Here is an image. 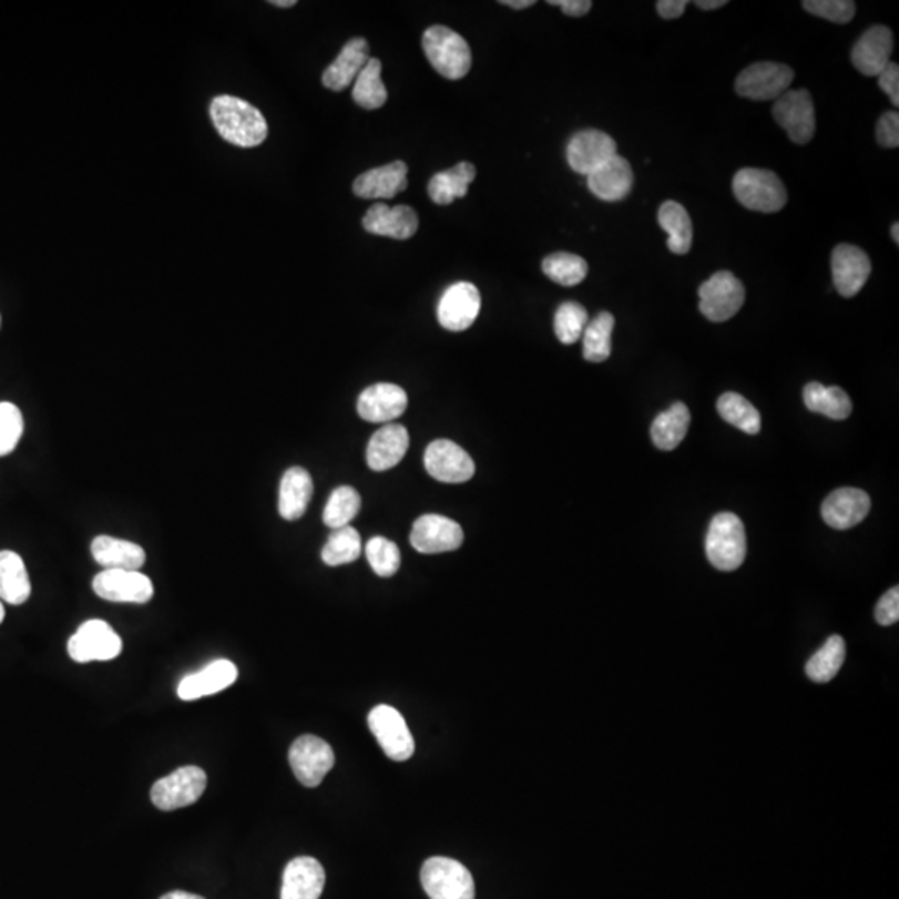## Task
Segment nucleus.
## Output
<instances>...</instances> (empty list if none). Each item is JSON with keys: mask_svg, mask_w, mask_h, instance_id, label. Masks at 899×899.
<instances>
[{"mask_svg": "<svg viewBox=\"0 0 899 899\" xmlns=\"http://www.w3.org/2000/svg\"><path fill=\"white\" fill-rule=\"evenodd\" d=\"M211 118L218 134L238 147H257L267 139L264 115L242 99L232 95L215 98L211 104Z\"/></svg>", "mask_w": 899, "mask_h": 899, "instance_id": "f257e3e1", "label": "nucleus"}, {"mask_svg": "<svg viewBox=\"0 0 899 899\" xmlns=\"http://www.w3.org/2000/svg\"><path fill=\"white\" fill-rule=\"evenodd\" d=\"M425 55L438 74L450 81L466 78L472 68V51L469 42L445 25L427 29L421 39Z\"/></svg>", "mask_w": 899, "mask_h": 899, "instance_id": "f03ea898", "label": "nucleus"}, {"mask_svg": "<svg viewBox=\"0 0 899 899\" xmlns=\"http://www.w3.org/2000/svg\"><path fill=\"white\" fill-rule=\"evenodd\" d=\"M706 556L716 570L733 572L746 559L745 525L735 513L713 517L705 542Z\"/></svg>", "mask_w": 899, "mask_h": 899, "instance_id": "7ed1b4c3", "label": "nucleus"}, {"mask_svg": "<svg viewBox=\"0 0 899 899\" xmlns=\"http://www.w3.org/2000/svg\"><path fill=\"white\" fill-rule=\"evenodd\" d=\"M733 194L749 211L775 214L788 202L786 187L775 172L746 167L733 178Z\"/></svg>", "mask_w": 899, "mask_h": 899, "instance_id": "20e7f679", "label": "nucleus"}, {"mask_svg": "<svg viewBox=\"0 0 899 899\" xmlns=\"http://www.w3.org/2000/svg\"><path fill=\"white\" fill-rule=\"evenodd\" d=\"M420 879L430 899H476L472 872L456 859L443 856L427 859Z\"/></svg>", "mask_w": 899, "mask_h": 899, "instance_id": "39448f33", "label": "nucleus"}, {"mask_svg": "<svg viewBox=\"0 0 899 899\" xmlns=\"http://www.w3.org/2000/svg\"><path fill=\"white\" fill-rule=\"evenodd\" d=\"M207 788V775L198 766H184L159 779L151 789V799L161 811H174L194 805Z\"/></svg>", "mask_w": 899, "mask_h": 899, "instance_id": "423d86ee", "label": "nucleus"}, {"mask_svg": "<svg viewBox=\"0 0 899 899\" xmlns=\"http://www.w3.org/2000/svg\"><path fill=\"white\" fill-rule=\"evenodd\" d=\"M69 656L78 663L109 662L122 652V640L104 620H89L69 639Z\"/></svg>", "mask_w": 899, "mask_h": 899, "instance_id": "0eeeda50", "label": "nucleus"}, {"mask_svg": "<svg viewBox=\"0 0 899 899\" xmlns=\"http://www.w3.org/2000/svg\"><path fill=\"white\" fill-rule=\"evenodd\" d=\"M795 72L785 64L758 62L749 65L735 82L736 94L749 101H778L789 91Z\"/></svg>", "mask_w": 899, "mask_h": 899, "instance_id": "6e6552de", "label": "nucleus"}, {"mask_svg": "<svg viewBox=\"0 0 899 899\" xmlns=\"http://www.w3.org/2000/svg\"><path fill=\"white\" fill-rule=\"evenodd\" d=\"M699 310L712 321H726L745 304V287L732 272H716L698 290Z\"/></svg>", "mask_w": 899, "mask_h": 899, "instance_id": "1a4fd4ad", "label": "nucleus"}, {"mask_svg": "<svg viewBox=\"0 0 899 899\" xmlns=\"http://www.w3.org/2000/svg\"><path fill=\"white\" fill-rule=\"evenodd\" d=\"M288 762L294 769L295 778L307 786L317 788L327 773L334 768L335 755L325 739L314 735H304L295 739L288 752Z\"/></svg>", "mask_w": 899, "mask_h": 899, "instance_id": "9d476101", "label": "nucleus"}, {"mask_svg": "<svg viewBox=\"0 0 899 899\" xmlns=\"http://www.w3.org/2000/svg\"><path fill=\"white\" fill-rule=\"evenodd\" d=\"M368 728L388 758L394 762H407L413 756V736L397 709L388 705L375 706L368 715Z\"/></svg>", "mask_w": 899, "mask_h": 899, "instance_id": "9b49d317", "label": "nucleus"}, {"mask_svg": "<svg viewBox=\"0 0 899 899\" xmlns=\"http://www.w3.org/2000/svg\"><path fill=\"white\" fill-rule=\"evenodd\" d=\"M773 118L795 144H808L815 135V104L811 94L805 89L785 92L775 101Z\"/></svg>", "mask_w": 899, "mask_h": 899, "instance_id": "f8f14e48", "label": "nucleus"}, {"mask_svg": "<svg viewBox=\"0 0 899 899\" xmlns=\"http://www.w3.org/2000/svg\"><path fill=\"white\" fill-rule=\"evenodd\" d=\"M423 466L438 482L463 483L476 476V463L462 447L452 440H435L425 450Z\"/></svg>", "mask_w": 899, "mask_h": 899, "instance_id": "ddd939ff", "label": "nucleus"}, {"mask_svg": "<svg viewBox=\"0 0 899 899\" xmlns=\"http://www.w3.org/2000/svg\"><path fill=\"white\" fill-rule=\"evenodd\" d=\"M95 595L108 602L142 603L151 602L154 583L139 570H104L92 582Z\"/></svg>", "mask_w": 899, "mask_h": 899, "instance_id": "4468645a", "label": "nucleus"}, {"mask_svg": "<svg viewBox=\"0 0 899 899\" xmlns=\"http://www.w3.org/2000/svg\"><path fill=\"white\" fill-rule=\"evenodd\" d=\"M482 307L479 288L470 282L450 285L438 302L437 317L441 327L463 331L472 327Z\"/></svg>", "mask_w": 899, "mask_h": 899, "instance_id": "2eb2a0df", "label": "nucleus"}, {"mask_svg": "<svg viewBox=\"0 0 899 899\" xmlns=\"http://www.w3.org/2000/svg\"><path fill=\"white\" fill-rule=\"evenodd\" d=\"M463 529L453 520L441 515H421L415 520L410 533L411 546L423 555L453 552L462 546Z\"/></svg>", "mask_w": 899, "mask_h": 899, "instance_id": "dca6fc26", "label": "nucleus"}, {"mask_svg": "<svg viewBox=\"0 0 899 899\" xmlns=\"http://www.w3.org/2000/svg\"><path fill=\"white\" fill-rule=\"evenodd\" d=\"M616 155V142L605 132L589 129L570 139L566 159L576 174L590 175Z\"/></svg>", "mask_w": 899, "mask_h": 899, "instance_id": "f3484780", "label": "nucleus"}, {"mask_svg": "<svg viewBox=\"0 0 899 899\" xmlns=\"http://www.w3.org/2000/svg\"><path fill=\"white\" fill-rule=\"evenodd\" d=\"M832 284L841 297H855L871 274V262L856 245H836L831 255Z\"/></svg>", "mask_w": 899, "mask_h": 899, "instance_id": "a211bd4d", "label": "nucleus"}, {"mask_svg": "<svg viewBox=\"0 0 899 899\" xmlns=\"http://www.w3.org/2000/svg\"><path fill=\"white\" fill-rule=\"evenodd\" d=\"M869 510H871V500H869L868 493L845 487L826 497L821 507V517L826 525L831 529L848 530L859 525L868 517Z\"/></svg>", "mask_w": 899, "mask_h": 899, "instance_id": "6ab92c4d", "label": "nucleus"}, {"mask_svg": "<svg viewBox=\"0 0 899 899\" xmlns=\"http://www.w3.org/2000/svg\"><path fill=\"white\" fill-rule=\"evenodd\" d=\"M408 398L403 388L395 384H375L361 391L357 401L358 415L370 423H385L397 420L405 408Z\"/></svg>", "mask_w": 899, "mask_h": 899, "instance_id": "aec40b11", "label": "nucleus"}, {"mask_svg": "<svg viewBox=\"0 0 899 899\" xmlns=\"http://www.w3.org/2000/svg\"><path fill=\"white\" fill-rule=\"evenodd\" d=\"M892 45H895L892 32L885 25H875L868 29L852 48V65L862 75L878 78L891 62Z\"/></svg>", "mask_w": 899, "mask_h": 899, "instance_id": "412c9836", "label": "nucleus"}, {"mask_svg": "<svg viewBox=\"0 0 899 899\" xmlns=\"http://www.w3.org/2000/svg\"><path fill=\"white\" fill-rule=\"evenodd\" d=\"M324 886V866L311 856H298L285 866L280 899H318Z\"/></svg>", "mask_w": 899, "mask_h": 899, "instance_id": "4be33fe9", "label": "nucleus"}, {"mask_svg": "<svg viewBox=\"0 0 899 899\" xmlns=\"http://www.w3.org/2000/svg\"><path fill=\"white\" fill-rule=\"evenodd\" d=\"M237 666L231 660H215L211 665L185 676L178 683V698L184 699V702H194V699L224 692L225 688L237 682Z\"/></svg>", "mask_w": 899, "mask_h": 899, "instance_id": "5701e85b", "label": "nucleus"}, {"mask_svg": "<svg viewBox=\"0 0 899 899\" xmlns=\"http://www.w3.org/2000/svg\"><path fill=\"white\" fill-rule=\"evenodd\" d=\"M361 224L368 234L407 241L417 234L418 215L408 205L388 207L385 204H375L368 208Z\"/></svg>", "mask_w": 899, "mask_h": 899, "instance_id": "b1692460", "label": "nucleus"}, {"mask_svg": "<svg viewBox=\"0 0 899 899\" xmlns=\"http://www.w3.org/2000/svg\"><path fill=\"white\" fill-rule=\"evenodd\" d=\"M408 445H410V435L403 425H384L368 441L367 466L374 472L394 469L403 460Z\"/></svg>", "mask_w": 899, "mask_h": 899, "instance_id": "393cba45", "label": "nucleus"}, {"mask_svg": "<svg viewBox=\"0 0 899 899\" xmlns=\"http://www.w3.org/2000/svg\"><path fill=\"white\" fill-rule=\"evenodd\" d=\"M370 44L367 39L354 38L341 48L338 58L325 69L321 82L330 91L341 92L354 84L361 69L370 61Z\"/></svg>", "mask_w": 899, "mask_h": 899, "instance_id": "a878e982", "label": "nucleus"}, {"mask_svg": "<svg viewBox=\"0 0 899 899\" xmlns=\"http://www.w3.org/2000/svg\"><path fill=\"white\" fill-rule=\"evenodd\" d=\"M586 181H589V188L595 197L605 202H619L629 197L635 175H633L630 162L622 155L616 154L602 167L586 175Z\"/></svg>", "mask_w": 899, "mask_h": 899, "instance_id": "bb28decb", "label": "nucleus"}, {"mask_svg": "<svg viewBox=\"0 0 899 899\" xmlns=\"http://www.w3.org/2000/svg\"><path fill=\"white\" fill-rule=\"evenodd\" d=\"M407 185V164L395 161L358 175L354 182V194L360 198H391L403 192Z\"/></svg>", "mask_w": 899, "mask_h": 899, "instance_id": "cd10ccee", "label": "nucleus"}, {"mask_svg": "<svg viewBox=\"0 0 899 899\" xmlns=\"http://www.w3.org/2000/svg\"><path fill=\"white\" fill-rule=\"evenodd\" d=\"M314 496V482L310 473L302 467H292L282 477L278 492V512L282 519L298 520L307 512L308 503Z\"/></svg>", "mask_w": 899, "mask_h": 899, "instance_id": "c85d7f7f", "label": "nucleus"}, {"mask_svg": "<svg viewBox=\"0 0 899 899\" xmlns=\"http://www.w3.org/2000/svg\"><path fill=\"white\" fill-rule=\"evenodd\" d=\"M91 552L105 570H139L145 563V550L141 545L114 537H95Z\"/></svg>", "mask_w": 899, "mask_h": 899, "instance_id": "c756f323", "label": "nucleus"}, {"mask_svg": "<svg viewBox=\"0 0 899 899\" xmlns=\"http://www.w3.org/2000/svg\"><path fill=\"white\" fill-rule=\"evenodd\" d=\"M32 586L24 560L11 550L0 552V602L22 605L31 596Z\"/></svg>", "mask_w": 899, "mask_h": 899, "instance_id": "7c9ffc66", "label": "nucleus"}, {"mask_svg": "<svg viewBox=\"0 0 899 899\" xmlns=\"http://www.w3.org/2000/svg\"><path fill=\"white\" fill-rule=\"evenodd\" d=\"M477 168L470 162H460L456 167L438 172L428 184V195L437 205H450L457 198L469 194L470 184L476 181Z\"/></svg>", "mask_w": 899, "mask_h": 899, "instance_id": "2f4dec72", "label": "nucleus"}, {"mask_svg": "<svg viewBox=\"0 0 899 899\" xmlns=\"http://www.w3.org/2000/svg\"><path fill=\"white\" fill-rule=\"evenodd\" d=\"M689 421H692V415H689L688 407L682 403V401H676L668 410L662 411V413L653 420V443H655L660 450H665V452L675 450V448L682 443L686 433H688Z\"/></svg>", "mask_w": 899, "mask_h": 899, "instance_id": "473e14b6", "label": "nucleus"}, {"mask_svg": "<svg viewBox=\"0 0 899 899\" xmlns=\"http://www.w3.org/2000/svg\"><path fill=\"white\" fill-rule=\"evenodd\" d=\"M803 400L809 411L825 415L831 420H846L852 410L851 400L842 388L825 387L818 381L806 385Z\"/></svg>", "mask_w": 899, "mask_h": 899, "instance_id": "72a5a7b5", "label": "nucleus"}, {"mask_svg": "<svg viewBox=\"0 0 899 899\" xmlns=\"http://www.w3.org/2000/svg\"><path fill=\"white\" fill-rule=\"evenodd\" d=\"M658 222L670 235L668 248L673 254H688L693 244V225L688 211L678 202L668 201L658 211Z\"/></svg>", "mask_w": 899, "mask_h": 899, "instance_id": "f704fd0d", "label": "nucleus"}, {"mask_svg": "<svg viewBox=\"0 0 899 899\" xmlns=\"http://www.w3.org/2000/svg\"><path fill=\"white\" fill-rule=\"evenodd\" d=\"M351 98H354L355 104L367 111H377L387 104L388 92L381 82V62L378 59L370 58L367 65L361 69L360 74L355 79Z\"/></svg>", "mask_w": 899, "mask_h": 899, "instance_id": "c9c22d12", "label": "nucleus"}, {"mask_svg": "<svg viewBox=\"0 0 899 899\" xmlns=\"http://www.w3.org/2000/svg\"><path fill=\"white\" fill-rule=\"evenodd\" d=\"M845 656V640L839 635L829 636L825 645L806 663V675L815 683L831 682L841 670Z\"/></svg>", "mask_w": 899, "mask_h": 899, "instance_id": "e433bc0d", "label": "nucleus"}, {"mask_svg": "<svg viewBox=\"0 0 899 899\" xmlns=\"http://www.w3.org/2000/svg\"><path fill=\"white\" fill-rule=\"evenodd\" d=\"M716 408L723 420L745 433L756 435L762 430V415L743 395L726 391L716 401Z\"/></svg>", "mask_w": 899, "mask_h": 899, "instance_id": "4c0bfd02", "label": "nucleus"}, {"mask_svg": "<svg viewBox=\"0 0 899 899\" xmlns=\"http://www.w3.org/2000/svg\"><path fill=\"white\" fill-rule=\"evenodd\" d=\"M615 317L610 311L596 315L583 331V357L593 364H602L612 354V334Z\"/></svg>", "mask_w": 899, "mask_h": 899, "instance_id": "58836bf2", "label": "nucleus"}, {"mask_svg": "<svg viewBox=\"0 0 899 899\" xmlns=\"http://www.w3.org/2000/svg\"><path fill=\"white\" fill-rule=\"evenodd\" d=\"M360 555V533L350 525L334 530L321 550V560L328 566L347 565L358 560Z\"/></svg>", "mask_w": 899, "mask_h": 899, "instance_id": "ea45409f", "label": "nucleus"}, {"mask_svg": "<svg viewBox=\"0 0 899 899\" xmlns=\"http://www.w3.org/2000/svg\"><path fill=\"white\" fill-rule=\"evenodd\" d=\"M543 274L563 287H575L589 275V264L580 255L559 252L549 255L542 264Z\"/></svg>", "mask_w": 899, "mask_h": 899, "instance_id": "a19ab883", "label": "nucleus"}, {"mask_svg": "<svg viewBox=\"0 0 899 899\" xmlns=\"http://www.w3.org/2000/svg\"><path fill=\"white\" fill-rule=\"evenodd\" d=\"M361 499L357 490L351 487H338L328 497L324 510V523L328 529L347 527L360 512Z\"/></svg>", "mask_w": 899, "mask_h": 899, "instance_id": "79ce46f5", "label": "nucleus"}, {"mask_svg": "<svg viewBox=\"0 0 899 899\" xmlns=\"http://www.w3.org/2000/svg\"><path fill=\"white\" fill-rule=\"evenodd\" d=\"M589 325V311L576 302H565L555 314V335L565 345L576 344Z\"/></svg>", "mask_w": 899, "mask_h": 899, "instance_id": "37998d69", "label": "nucleus"}, {"mask_svg": "<svg viewBox=\"0 0 899 899\" xmlns=\"http://www.w3.org/2000/svg\"><path fill=\"white\" fill-rule=\"evenodd\" d=\"M365 555L378 576H394L400 569V550L384 537H374L365 546Z\"/></svg>", "mask_w": 899, "mask_h": 899, "instance_id": "c03bdc74", "label": "nucleus"}, {"mask_svg": "<svg viewBox=\"0 0 899 899\" xmlns=\"http://www.w3.org/2000/svg\"><path fill=\"white\" fill-rule=\"evenodd\" d=\"M24 433L21 408L11 401H0V457L14 452Z\"/></svg>", "mask_w": 899, "mask_h": 899, "instance_id": "a18cd8bd", "label": "nucleus"}, {"mask_svg": "<svg viewBox=\"0 0 899 899\" xmlns=\"http://www.w3.org/2000/svg\"><path fill=\"white\" fill-rule=\"evenodd\" d=\"M803 8L809 14L835 24H848L856 14V4L851 0H805Z\"/></svg>", "mask_w": 899, "mask_h": 899, "instance_id": "49530a36", "label": "nucleus"}, {"mask_svg": "<svg viewBox=\"0 0 899 899\" xmlns=\"http://www.w3.org/2000/svg\"><path fill=\"white\" fill-rule=\"evenodd\" d=\"M876 622L882 626L895 625L899 620V589L892 586L879 599L875 610Z\"/></svg>", "mask_w": 899, "mask_h": 899, "instance_id": "de8ad7c7", "label": "nucleus"}, {"mask_svg": "<svg viewBox=\"0 0 899 899\" xmlns=\"http://www.w3.org/2000/svg\"><path fill=\"white\" fill-rule=\"evenodd\" d=\"M876 139L878 144L885 149H896L899 145V114L898 112H886L876 125Z\"/></svg>", "mask_w": 899, "mask_h": 899, "instance_id": "09e8293b", "label": "nucleus"}, {"mask_svg": "<svg viewBox=\"0 0 899 899\" xmlns=\"http://www.w3.org/2000/svg\"><path fill=\"white\" fill-rule=\"evenodd\" d=\"M878 85L886 95L891 99L892 105H899V68L895 62H889L885 71L878 75Z\"/></svg>", "mask_w": 899, "mask_h": 899, "instance_id": "8fccbe9b", "label": "nucleus"}, {"mask_svg": "<svg viewBox=\"0 0 899 899\" xmlns=\"http://www.w3.org/2000/svg\"><path fill=\"white\" fill-rule=\"evenodd\" d=\"M550 6H559L570 18H583L592 9L590 0H550Z\"/></svg>", "mask_w": 899, "mask_h": 899, "instance_id": "3c124183", "label": "nucleus"}, {"mask_svg": "<svg viewBox=\"0 0 899 899\" xmlns=\"http://www.w3.org/2000/svg\"><path fill=\"white\" fill-rule=\"evenodd\" d=\"M686 8H688L686 0H660V2H656V11L666 21L678 19Z\"/></svg>", "mask_w": 899, "mask_h": 899, "instance_id": "603ef678", "label": "nucleus"}, {"mask_svg": "<svg viewBox=\"0 0 899 899\" xmlns=\"http://www.w3.org/2000/svg\"><path fill=\"white\" fill-rule=\"evenodd\" d=\"M695 4L696 8L702 9V11H715V9L725 8L728 2H726V0H698Z\"/></svg>", "mask_w": 899, "mask_h": 899, "instance_id": "864d4df0", "label": "nucleus"}, {"mask_svg": "<svg viewBox=\"0 0 899 899\" xmlns=\"http://www.w3.org/2000/svg\"><path fill=\"white\" fill-rule=\"evenodd\" d=\"M500 4L507 6L512 9H529L535 6V0H502Z\"/></svg>", "mask_w": 899, "mask_h": 899, "instance_id": "5fc2aeb1", "label": "nucleus"}, {"mask_svg": "<svg viewBox=\"0 0 899 899\" xmlns=\"http://www.w3.org/2000/svg\"><path fill=\"white\" fill-rule=\"evenodd\" d=\"M161 899H205L198 895H192V892L187 891H172L167 892V895L162 896Z\"/></svg>", "mask_w": 899, "mask_h": 899, "instance_id": "6e6d98bb", "label": "nucleus"}, {"mask_svg": "<svg viewBox=\"0 0 899 899\" xmlns=\"http://www.w3.org/2000/svg\"><path fill=\"white\" fill-rule=\"evenodd\" d=\"M270 4L275 6V8L288 9L294 8L297 2L295 0H272Z\"/></svg>", "mask_w": 899, "mask_h": 899, "instance_id": "4d7b16f0", "label": "nucleus"}, {"mask_svg": "<svg viewBox=\"0 0 899 899\" xmlns=\"http://www.w3.org/2000/svg\"><path fill=\"white\" fill-rule=\"evenodd\" d=\"M891 238L895 241V244H899V224L895 222L891 227Z\"/></svg>", "mask_w": 899, "mask_h": 899, "instance_id": "13d9d810", "label": "nucleus"}, {"mask_svg": "<svg viewBox=\"0 0 899 899\" xmlns=\"http://www.w3.org/2000/svg\"><path fill=\"white\" fill-rule=\"evenodd\" d=\"M4 619H6V609L4 605H2V602H0V623L4 622Z\"/></svg>", "mask_w": 899, "mask_h": 899, "instance_id": "bf43d9fd", "label": "nucleus"}, {"mask_svg": "<svg viewBox=\"0 0 899 899\" xmlns=\"http://www.w3.org/2000/svg\"><path fill=\"white\" fill-rule=\"evenodd\" d=\"M0 324H2V318H0Z\"/></svg>", "mask_w": 899, "mask_h": 899, "instance_id": "052dcab7", "label": "nucleus"}]
</instances>
